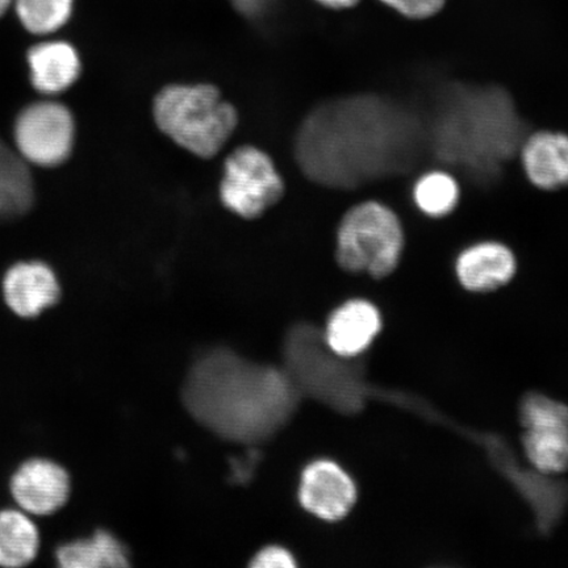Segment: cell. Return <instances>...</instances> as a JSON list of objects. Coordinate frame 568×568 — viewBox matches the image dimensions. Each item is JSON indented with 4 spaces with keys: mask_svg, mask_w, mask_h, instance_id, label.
Listing matches in <instances>:
<instances>
[{
    "mask_svg": "<svg viewBox=\"0 0 568 568\" xmlns=\"http://www.w3.org/2000/svg\"><path fill=\"white\" fill-rule=\"evenodd\" d=\"M251 566L255 568H290L295 567L296 564L290 551L280 546H270L254 557Z\"/></svg>",
    "mask_w": 568,
    "mask_h": 568,
    "instance_id": "obj_23",
    "label": "cell"
},
{
    "mask_svg": "<svg viewBox=\"0 0 568 568\" xmlns=\"http://www.w3.org/2000/svg\"><path fill=\"white\" fill-rule=\"evenodd\" d=\"M523 444L530 464L544 474L568 470V407L531 395L521 407Z\"/></svg>",
    "mask_w": 568,
    "mask_h": 568,
    "instance_id": "obj_9",
    "label": "cell"
},
{
    "mask_svg": "<svg viewBox=\"0 0 568 568\" xmlns=\"http://www.w3.org/2000/svg\"><path fill=\"white\" fill-rule=\"evenodd\" d=\"M33 88L45 95H57L73 87L81 75L80 55L65 41H47L27 54Z\"/></svg>",
    "mask_w": 568,
    "mask_h": 568,
    "instance_id": "obj_16",
    "label": "cell"
},
{
    "mask_svg": "<svg viewBox=\"0 0 568 568\" xmlns=\"http://www.w3.org/2000/svg\"><path fill=\"white\" fill-rule=\"evenodd\" d=\"M39 550L40 532L30 516L23 510H0V567L28 566Z\"/></svg>",
    "mask_w": 568,
    "mask_h": 568,
    "instance_id": "obj_18",
    "label": "cell"
},
{
    "mask_svg": "<svg viewBox=\"0 0 568 568\" xmlns=\"http://www.w3.org/2000/svg\"><path fill=\"white\" fill-rule=\"evenodd\" d=\"M12 2L13 0H0V18L10 9Z\"/></svg>",
    "mask_w": 568,
    "mask_h": 568,
    "instance_id": "obj_25",
    "label": "cell"
},
{
    "mask_svg": "<svg viewBox=\"0 0 568 568\" xmlns=\"http://www.w3.org/2000/svg\"><path fill=\"white\" fill-rule=\"evenodd\" d=\"M406 232L387 204L365 201L345 212L338 224L336 260L347 273L383 280L399 267Z\"/></svg>",
    "mask_w": 568,
    "mask_h": 568,
    "instance_id": "obj_5",
    "label": "cell"
},
{
    "mask_svg": "<svg viewBox=\"0 0 568 568\" xmlns=\"http://www.w3.org/2000/svg\"><path fill=\"white\" fill-rule=\"evenodd\" d=\"M417 138L414 119L385 99L341 97L317 104L304 118L295 160L312 182L352 190L406 166Z\"/></svg>",
    "mask_w": 568,
    "mask_h": 568,
    "instance_id": "obj_1",
    "label": "cell"
},
{
    "mask_svg": "<svg viewBox=\"0 0 568 568\" xmlns=\"http://www.w3.org/2000/svg\"><path fill=\"white\" fill-rule=\"evenodd\" d=\"M403 17L416 20L437 16L444 9L445 0H381Z\"/></svg>",
    "mask_w": 568,
    "mask_h": 568,
    "instance_id": "obj_22",
    "label": "cell"
},
{
    "mask_svg": "<svg viewBox=\"0 0 568 568\" xmlns=\"http://www.w3.org/2000/svg\"><path fill=\"white\" fill-rule=\"evenodd\" d=\"M316 2L332 10H346L358 4L359 0H316Z\"/></svg>",
    "mask_w": 568,
    "mask_h": 568,
    "instance_id": "obj_24",
    "label": "cell"
},
{
    "mask_svg": "<svg viewBox=\"0 0 568 568\" xmlns=\"http://www.w3.org/2000/svg\"><path fill=\"white\" fill-rule=\"evenodd\" d=\"M55 558L62 568H116L130 565L125 546L106 530H98L91 538L60 546Z\"/></svg>",
    "mask_w": 568,
    "mask_h": 568,
    "instance_id": "obj_17",
    "label": "cell"
},
{
    "mask_svg": "<svg viewBox=\"0 0 568 568\" xmlns=\"http://www.w3.org/2000/svg\"><path fill=\"white\" fill-rule=\"evenodd\" d=\"M2 288L6 304L23 318L40 316L61 297L60 282L52 267L39 261L19 262L7 270Z\"/></svg>",
    "mask_w": 568,
    "mask_h": 568,
    "instance_id": "obj_13",
    "label": "cell"
},
{
    "mask_svg": "<svg viewBox=\"0 0 568 568\" xmlns=\"http://www.w3.org/2000/svg\"><path fill=\"white\" fill-rule=\"evenodd\" d=\"M160 131L199 159L222 151L239 124L234 105L210 83L169 84L153 102Z\"/></svg>",
    "mask_w": 568,
    "mask_h": 568,
    "instance_id": "obj_4",
    "label": "cell"
},
{
    "mask_svg": "<svg viewBox=\"0 0 568 568\" xmlns=\"http://www.w3.org/2000/svg\"><path fill=\"white\" fill-rule=\"evenodd\" d=\"M74 0H16L21 24L33 34H49L65 26L73 13Z\"/></svg>",
    "mask_w": 568,
    "mask_h": 568,
    "instance_id": "obj_21",
    "label": "cell"
},
{
    "mask_svg": "<svg viewBox=\"0 0 568 568\" xmlns=\"http://www.w3.org/2000/svg\"><path fill=\"white\" fill-rule=\"evenodd\" d=\"M447 95L432 131L439 160L485 176L520 152L524 126L507 92L464 87Z\"/></svg>",
    "mask_w": 568,
    "mask_h": 568,
    "instance_id": "obj_3",
    "label": "cell"
},
{
    "mask_svg": "<svg viewBox=\"0 0 568 568\" xmlns=\"http://www.w3.org/2000/svg\"><path fill=\"white\" fill-rule=\"evenodd\" d=\"M13 134L21 159L42 168L59 166L73 152L74 118L59 102L33 103L20 112Z\"/></svg>",
    "mask_w": 568,
    "mask_h": 568,
    "instance_id": "obj_8",
    "label": "cell"
},
{
    "mask_svg": "<svg viewBox=\"0 0 568 568\" xmlns=\"http://www.w3.org/2000/svg\"><path fill=\"white\" fill-rule=\"evenodd\" d=\"M284 194V183L270 155L257 146L244 145L224 162L220 201L243 219H257Z\"/></svg>",
    "mask_w": 568,
    "mask_h": 568,
    "instance_id": "obj_7",
    "label": "cell"
},
{
    "mask_svg": "<svg viewBox=\"0 0 568 568\" xmlns=\"http://www.w3.org/2000/svg\"><path fill=\"white\" fill-rule=\"evenodd\" d=\"M382 329V316L371 302L353 300L341 305L328 320L325 344L341 358L352 359L373 344Z\"/></svg>",
    "mask_w": 568,
    "mask_h": 568,
    "instance_id": "obj_14",
    "label": "cell"
},
{
    "mask_svg": "<svg viewBox=\"0 0 568 568\" xmlns=\"http://www.w3.org/2000/svg\"><path fill=\"white\" fill-rule=\"evenodd\" d=\"M412 197L418 211L430 219L452 215L460 202V186L457 178L446 170H429L412 189Z\"/></svg>",
    "mask_w": 568,
    "mask_h": 568,
    "instance_id": "obj_20",
    "label": "cell"
},
{
    "mask_svg": "<svg viewBox=\"0 0 568 568\" xmlns=\"http://www.w3.org/2000/svg\"><path fill=\"white\" fill-rule=\"evenodd\" d=\"M302 395L284 368L212 351L191 367L183 403L201 423L233 443L265 442L294 415Z\"/></svg>",
    "mask_w": 568,
    "mask_h": 568,
    "instance_id": "obj_2",
    "label": "cell"
},
{
    "mask_svg": "<svg viewBox=\"0 0 568 568\" xmlns=\"http://www.w3.org/2000/svg\"><path fill=\"white\" fill-rule=\"evenodd\" d=\"M520 161L527 180L537 190L558 191L568 187V134L538 131L525 138Z\"/></svg>",
    "mask_w": 568,
    "mask_h": 568,
    "instance_id": "obj_15",
    "label": "cell"
},
{
    "mask_svg": "<svg viewBox=\"0 0 568 568\" xmlns=\"http://www.w3.org/2000/svg\"><path fill=\"white\" fill-rule=\"evenodd\" d=\"M11 495L18 507L28 515H53L65 506L69 499V474L53 460H27L13 474Z\"/></svg>",
    "mask_w": 568,
    "mask_h": 568,
    "instance_id": "obj_10",
    "label": "cell"
},
{
    "mask_svg": "<svg viewBox=\"0 0 568 568\" xmlns=\"http://www.w3.org/2000/svg\"><path fill=\"white\" fill-rule=\"evenodd\" d=\"M32 202V178L24 160L0 139V219L23 215Z\"/></svg>",
    "mask_w": 568,
    "mask_h": 568,
    "instance_id": "obj_19",
    "label": "cell"
},
{
    "mask_svg": "<svg viewBox=\"0 0 568 568\" xmlns=\"http://www.w3.org/2000/svg\"><path fill=\"white\" fill-rule=\"evenodd\" d=\"M300 499L310 514L326 521H338L357 501V487L335 462L317 460L302 475Z\"/></svg>",
    "mask_w": 568,
    "mask_h": 568,
    "instance_id": "obj_11",
    "label": "cell"
},
{
    "mask_svg": "<svg viewBox=\"0 0 568 568\" xmlns=\"http://www.w3.org/2000/svg\"><path fill=\"white\" fill-rule=\"evenodd\" d=\"M454 270L465 290L474 294L493 293L515 278L517 258L501 241L483 240L458 254Z\"/></svg>",
    "mask_w": 568,
    "mask_h": 568,
    "instance_id": "obj_12",
    "label": "cell"
},
{
    "mask_svg": "<svg viewBox=\"0 0 568 568\" xmlns=\"http://www.w3.org/2000/svg\"><path fill=\"white\" fill-rule=\"evenodd\" d=\"M283 358L284 372L302 396L347 410L357 403L349 375L315 326H293L284 338Z\"/></svg>",
    "mask_w": 568,
    "mask_h": 568,
    "instance_id": "obj_6",
    "label": "cell"
}]
</instances>
